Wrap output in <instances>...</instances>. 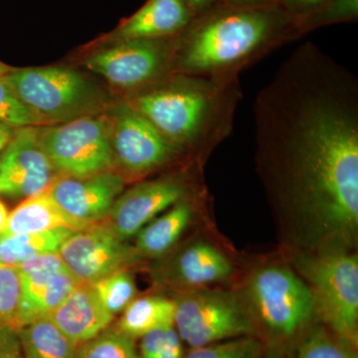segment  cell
<instances>
[{
  "label": "cell",
  "mask_w": 358,
  "mask_h": 358,
  "mask_svg": "<svg viewBox=\"0 0 358 358\" xmlns=\"http://www.w3.org/2000/svg\"><path fill=\"white\" fill-rule=\"evenodd\" d=\"M261 173L275 201L334 243L358 226V79L317 45L285 59L253 107Z\"/></svg>",
  "instance_id": "cell-1"
},
{
  "label": "cell",
  "mask_w": 358,
  "mask_h": 358,
  "mask_svg": "<svg viewBox=\"0 0 358 358\" xmlns=\"http://www.w3.org/2000/svg\"><path fill=\"white\" fill-rule=\"evenodd\" d=\"M296 35L294 20L279 6L217 4L176 36L169 73L238 78Z\"/></svg>",
  "instance_id": "cell-2"
},
{
  "label": "cell",
  "mask_w": 358,
  "mask_h": 358,
  "mask_svg": "<svg viewBox=\"0 0 358 358\" xmlns=\"http://www.w3.org/2000/svg\"><path fill=\"white\" fill-rule=\"evenodd\" d=\"M242 98L239 77L169 73L129 103L183 157L202 160L232 134Z\"/></svg>",
  "instance_id": "cell-3"
},
{
  "label": "cell",
  "mask_w": 358,
  "mask_h": 358,
  "mask_svg": "<svg viewBox=\"0 0 358 358\" xmlns=\"http://www.w3.org/2000/svg\"><path fill=\"white\" fill-rule=\"evenodd\" d=\"M2 77L40 122L78 119L89 115L99 103L95 87L68 68H26Z\"/></svg>",
  "instance_id": "cell-4"
},
{
  "label": "cell",
  "mask_w": 358,
  "mask_h": 358,
  "mask_svg": "<svg viewBox=\"0 0 358 358\" xmlns=\"http://www.w3.org/2000/svg\"><path fill=\"white\" fill-rule=\"evenodd\" d=\"M303 272L310 282L315 310L338 338L357 345L358 258L333 248L308 259Z\"/></svg>",
  "instance_id": "cell-5"
},
{
  "label": "cell",
  "mask_w": 358,
  "mask_h": 358,
  "mask_svg": "<svg viewBox=\"0 0 358 358\" xmlns=\"http://www.w3.org/2000/svg\"><path fill=\"white\" fill-rule=\"evenodd\" d=\"M174 327L192 348L250 336L253 324L236 296L217 289H192L174 301Z\"/></svg>",
  "instance_id": "cell-6"
},
{
  "label": "cell",
  "mask_w": 358,
  "mask_h": 358,
  "mask_svg": "<svg viewBox=\"0 0 358 358\" xmlns=\"http://www.w3.org/2000/svg\"><path fill=\"white\" fill-rule=\"evenodd\" d=\"M39 131L45 152L58 173L84 178L113 166L110 129L103 120L84 115Z\"/></svg>",
  "instance_id": "cell-7"
},
{
  "label": "cell",
  "mask_w": 358,
  "mask_h": 358,
  "mask_svg": "<svg viewBox=\"0 0 358 358\" xmlns=\"http://www.w3.org/2000/svg\"><path fill=\"white\" fill-rule=\"evenodd\" d=\"M249 296L265 326L281 336L300 331L315 312L310 287L285 268L256 272L250 281Z\"/></svg>",
  "instance_id": "cell-8"
},
{
  "label": "cell",
  "mask_w": 358,
  "mask_h": 358,
  "mask_svg": "<svg viewBox=\"0 0 358 358\" xmlns=\"http://www.w3.org/2000/svg\"><path fill=\"white\" fill-rule=\"evenodd\" d=\"M176 38L122 40L90 56L85 65L115 87L138 91L169 74Z\"/></svg>",
  "instance_id": "cell-9"
},
{
  "label": "cell",
  "mask_w": 358,
  "mask_h": 358,
  "mask_svg": "<svg viewBox=\"0 0 358 358\" xmlns=\"http://www.w3.org/2000/svg\"><path fill=\"white\" fill-rule=\"evenodd\" d=\"M58 254L71 274L83 284L127 270L141 258L136 247L120 239L108 224L98 223L73 232Z\"/></svg>",
  "instance_id": "cell-10"
},
{
  "label": "cell",
  "mask_w": 358,
  "mask_h": 358,
  "mask_svg": "<svg viewBox=\"0 0 358 358\" xmlns=\"http://www.w3.org/2000/svg\"><path fill=\"white\" fill-rule=\"evenodd\" d=\"M110 141L114 160L131 174L150 173L183 157L129 103L117 108Z\"/></svg>",
  "instance_id": "cell-11"
},
{
  "label": "cell",
  "mask_w": 358,
  "mask_h": 358,
  "mask_svg": "<svg viewBox=\"0 0 358 358\" xmlns=\"http://www.w3.org/2000/svg\"><path fill=\"white\" fill-rule=\"evenodd\" d=\"M16 268L20 279L16 329L48 317L80 284L58 252L31 257Z\"/></svg>",
  "instance_id": "cell-12"
},
{
  "label": "cell",
  "mask_w": 358,
  "mask_h": 358,
  "mask_svg": "<svg viewBox=\"0 0 358 358\" xmlns=\"http://www.w3.org/2000/svg\"><path fill=\"white\" fill-rule=\"evenodd\" d=\"M189 194L185 176H171L143 181L115 199L109 215L110 229L120 239L136 236L147 224Z\"/></svg>",
  "instance_id": "cell-13"
},
{
  "label": "cell",
  "mask_w": 358,
  "mask_h": 358,
  "mask_svg": "<svg viewBox=\"0 0 358 358\" xmlns=\"http://www.w3.org/2000/svg\"><path fill=\"white\" fill-rule=\"evenodd\" d=\"M56 173L42 145L38 129L20 128L0 159V194L35 196L48 190Z\"/></svg>",
  "instance_id": "cell-14"
},
{
  "label": "cell",
  "mask_w": 358,
  "mask_h": 358,
  "mask_svg": "<svg viewBox=\"0 0 358 358\" xmlns=\"http://www.w3.org/2000/svg\"><path fill=\"white\" fill-rule=\"evenodd\" d=\"M124 186L122 176L107 171L84 178H56L46 192L69 217L88 227L108 217Z\"/></svg>",
  "instance_id": "cell-15"
},
{
  "label": "cell",
  "mask_w": 358,
  "mask_h": 358,
  "mask_svg": "<svg viewBox=\"0 0 358 358\" xmlns=\"http://www.w3.org/2000/svg\"><path fill=\"white\" fill-rule=\"evenodd\" d=\"M48 317L76 345L103 333L114 320L91 285L83 282Z\"/></svg>",
  "instance_id": "cell-16"
},
{
  "label": "cell",
  "mask_w": 358,
  "mask_h": 358,
  "mask_svg": "<svg viewBox=\"0 0 358 358\" xmlns=\"http://www.w3.org/2000/svg\"><path fill=\"white\" fill-rule=\"evenodd\" d=\"M193 20L183 0H148L114 35L117 41L171 38L185 31Z\"/></svg>",
  "instance_id": "cell-17"
},
{
  "label": "cell",
  "mask_w": 358,
  "mask_h": 358,
  "mask_svg": "<svg viewBox=\"0 0 358 358\" xmlns=\"http://www.w3.org/2000/svg\"><path fill=\"white\" fill-rule=\"evenodd\" d=\"M232 272V265L222 252L197 242L173 256L164 271V280L178 288L197 289L224 281Z\"/></svg>",
  "instance_id": "cell-18"
},
{
  "label": "cell",
  "mask_w": 358,
  "mask_h": 358,
  "mask_svg": "<svg viewBox=\"0 0 358 358\" xmlns=\"http://www.w3.org/2000/svg\"><path fill=\"white\" fill-rule=\"evenodd\" d=\"M57 228L77 231L84 229L86 226L69 217L50 195L44 192L28 197L10 212L2 234L44 232Z\"/></svg>",
  "instance_id": "cell-19"
},
{
  "label": "cell",
  "mask_w": 358,
  "mask_h": 358,
  "mask_svg": "<svg viewBox=\"0 0 358 358\" xmlns=\"http://www.w3.org/2000/svg\"><path fill=\"white\" fill-rule=\"evenodd\" d=\"M192 216V201L187 197L181 199L138 233L136 251L141 257L148 258L164 256L178 241Z\"/></svg>",
  "instance_id": "cell-20"
},
{
  "label": "cell",
  "mask_w": 358,
  "mask_h": 358,
  "mask_svg": "<svg viewBox=\"0 0 358 358\" xmlns=\"http://www.w3.org/2000/svg\"><path fill=\"white\" fill-rule=\"evenodd\" d=\"M73 232L68 228H57L44 232L0 234V265L16 268L31 257L56 253Z\"/></svg>",
  "instance_id": "cell-21"
},
{
  "label": "cell",
  "mask_w": 358,
  "mask_h": 358,
  "mask_svg": "<svg viewBox=\"0 0 358 358\" xmlns=\"http://www.w3.org/2000/svg\"><path fill=\"white\" fill-rule=\"evenodd\" d=\"M24 358H75L76 345L49 317L17 329Z\"/></svg>",
  "instance_id": "cell-22"
},
{
  "label": "cell",
  "mask_w": 358,
  "mask_h": 358,
  "mask_svg": "<svg viewBox=\"0 0 358 358\" xmlns=\"http://www.w3.org/2000/svg\"><path fill=\"white\" fill-rule=\"evenodd\" d=\"M174 301L164 296H148L134 299L124 308L117 329L136 339L159 327L173 324Z\"/></svg>",
  "instance_id": "cell-23"
},
{
  "label": "cell",
  "mask_w": 358,
  "mask_h": 358,
  "mask_svg": "<svg viewBox=\"0 0 358 358\" xmlns=\"http://www.w3.org/2000/svg\"><path fill=\"white\" fill-rule=\"evenodd\" d=\"M75 358H141L134 339L117 327L76 346Z\"/></svg>",
  "instance_id": "cell-24"
},
{
  "label": "cell",
  "mask_w": 358,
  "mask_h": 358,
  "mask_svg": "<svg viewBox=\"0 0 358 358\" xmlns=\"http://www.w3.org/2000/svg\"><path fill=\"white\" fill-rule=\"evenodd\" d=\"M90 285L106 310L114 317L124 312L136 299V282L127 270L117 271Z\"/></svg>",
  "instance_id": "cell-25"
},
{
  "label": "cell",
  "mask_w": 358,
  "mask_h": 358,
  "mask_svg": "<svg viewBox=\"0 0 358 358\" xmlns=\"http://www.w3.org/2000/svg\"><path fill=\"white\" fill-rule=\"evenodd\" d=\"M298 358H358L355 346L324 329L308 334L299 348Z\"/></svg>",
  "instance_id": "cell-26"
},
{
  "label": "cell",
  "mask_w": 358,
  "mask_h": 358,
  "mask_svg": "<svg viewBox=\"0 0 358 358\" xmlns=\"http://www.w3.org/2000/svg\"><path fill=\"white\" fill-rule=\"evenodd\" d=\"M358 0H327L305 17L294 21L298 34L333 23L357 20Z\"/></svg>",
  "instance_id": "cell-27"
},
{
  "label": "cell",
  "mask_w": 358,
  "mask_h": 358,
  "mask_svg": "<svg viewBox=\"0 0 358 358\" xmlns=\"http://www.w3.org/2000/svg\"><path fill=\"white\" fill-rule=\"evenodd\" d=\"M185 358H264L263 345L250 336L192 348Z\"/></svg>",
  "instance_id": "cell-28"
},
{
  "label": "cell",
  "mask_w": 358,
  "mask_h": 358,
  "mask_svg": "<svg viewBox=\"0 0 358 358\" xmlns=\"http://www.w3.org/2000/svg\"><path fill=\"white\" fill-rule=\"evenodd\" d=\"M20 303V279L17 268L0 265V327L16 329Z\"/></svg>",
  "instance_id": "cell-29"
},
{
  "label": "cell",
  "mask_w": 358,
  "mask_h": 358,
  "mask_svg": "<svg viewBox=\"0 0 358 358\" xmlns=\"http://www.w3.org/2000/svg\"><path fill=\"white\" fill-rule=\"evenodd\" d=\"M0 122L11 128L34 127L41 122L14 93L2 76L0 77Z\"/></svg>",
  "instance_id": "cell-30"
},
{
  "label": "cell",
  "mask_w": 358,
  "mask_h": 358,
  "mask_svg": "<svg viewBox=\"0 0 358 358\" xmlns=\"http://www.w3.org/2000/svg\"><path fill=\"white\" fill-rule=\"evenodd\" d=\"M174 326V324H167V326L159 327L154 331H150L143 336L140 345L141 358H155L160 348L166 343L167 334L169 329Z\"/></svg>",
  "instance_id": "cell-31"
},
{
  "label": "cell",
  "mask_w": 358,
  "mask_h": 358,
  "mask_svg": "<svg viewBox=\"0 0 358 358\" xmlns=\"http://www.w3.org/2000/svg\"><path fill=\"white\" fill-rule=\"evenodd\" d=\"M0 358H24L17 329L13 326L0 327Z\"/></svg>",
  "instance_id": "cell-32"
},
{
  "label": "cell",
  "mask_w": 358,
  "mask_h": 358,
  "mask_svg": "<svg viewBox=\"0 0 358 358\" xmlns=\"http://www.w3.org/2000/svg\"><path fill=\"white\" fill-rule=\"evenodd\" d=\"M327 0H279L278 6L282 7L294 21L305 17L319 8Z\"/></svg>",
  "instance_id": "cell-33"
},
{
  "label": "cell",
  "mask_w": 358,
  "mask_h": 358,
  "mask_svg": "<svg viewBox=\"0 0 358 358\" xmlns=\"http://www.w3.org/2000/svg\"><path fill=\"white\" fill-rule=\"evenodd\" d=\"M182 341L179 338L178 331L174 326L169 329L166 343L160 348L155 358H182Z\"/></svg>",
  "instance_id": "cell-34"
},
{
  "label": "cell",
  "mask_w": 358,
  "mask_h": 358,
  "mask_svg": "<svg viewBox=\"0 0 358 358\" xmlns=\"http://www.w3.org/2000/svg\"><path fill=\"white\" fill-rule=\"evenodd\" d=\"M279 0H219L218 4L232 7H267L278 6Z\"/></svg>",
  "instance_id": "cell-35"
},
{
  "label": "cell",
  "mask_w": 358,
  "mask_h": 358,
  "mask_svg": "<svg viewBox=\"0 0 358 358\" xmlns=\"http://www.w3.org/2000/svg\"><path fill=\"white\" fill-rule=\"evenodd\" d=\"M183 1L185 2L194 17L207 13L219 3V0H183Z\"/></svg>",
  "instance_id": "cell-36"
},
{
  "label": "cell",
  "mask_w": 358,
  "mask_h": 358,
  "mask_svg": "<svg viewBox=\"0 0 358 358\" xmlns=\"http://www.w3.org/2000/svg\"><path fill=\"white\" fill-rule=\"evenodd\" d=\"M13 136V133L11 127L6 126V124L0 122V150H4L6 148Z\"/></svg>",
  "instance_id": "cell-37"
},
{
  "label": "cell",
  "mask_w": 358,
  "mask_h": 358,
  "mask_svg": "<svg viewBox=\"0 0 358 358\" xmlns=\"http://www.w3.org/2000/svg\"><path fill=\"white\" fill-rule=\"evenodd\" d=\"M8 211H7L6 205L0 201V234L4 232L8 220Z\"/></svg>",
  "instance_id": "cell-38"
},
{
  "label": "cell",
  "mask_w": 358,
  "mask_h": 358,
  "mask_svg": "<svg viewBox=\"0 0 358 358\" xmlns=\"http://www.w3.org/2000/svg\"><path fill=\"white\" fill-rule=\"evenodd\" d=\"M264 358H282L281 355H278V353H271V355H268V357H264Z\"/></svg>",
  "instance_id": "cell-39"
},
{
  "label": "cell",
  "mask_w": 358,
  "mask_h": 358,
  "mask_svg": "<svg viewBox=\"0 0 358 358\" xmlns=\"http://www.w3.org/2000/svg\"><path fill=\"white\" fill-rule=\"evenodd\" d=\"M6 74V68L3 67L1 64H0V77L3 76V75Z\"/></svg>",
  "instance_id": "cell-40"
}]
</instances>
